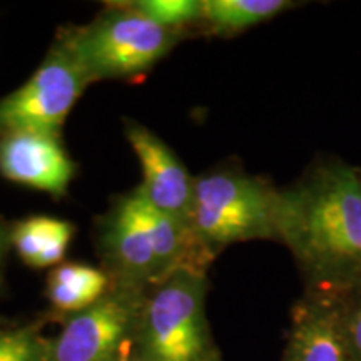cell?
<instances>
[{
    "label": "cell",
    "mask_w": 361,
    "mask_h": 361,
    "mask_svg": "<svg viewBox=\"0 0 361 361\" xmlns=\"http://www.w3.org/2000/svg\"><path fill=\"white\" fill-rule=\"evenodd\" d=\"M278 243L295 258L305 291L343 295L361 283V169L318 157L279 189Z\"/></svg>",
    "instance_id": "obj_1"
},
{
    "label": "cell",
    "mask_w": 361,
    "mask_h": 361,
    "mask_svg": "<svg viewBox=\"0 0 361 361\" xmlns=\"http://www.w3.org/2000/svg\"><path fill=\"white\" fill-rule=\"evenodd\" d=\"M279 188L239 166H221L194 178L189 233L211 264L236 243L278 241Z\"/></svg>",
    "instance_id": "obj_2"
},
{
    "label": "cell",
    "mask_w": 361,
    "mask_h": 361,
    "mask_svg": "<svg viewBox=\"0 0 361 361\" xmlns=\"http://www.w3.org/2000/svg\"><path fill=\"white\" fill-rule=\"evenodd\" d=\"M207 286L206 271L180 268L144 293L135 329L142 361H207L216 353Z\"/></svg>",
    "instance_id": "obj_3"
},
{
    "label": "cell",
    "mask_w": 361,
    "mask_h": 361,
    "mask_svg": "<svg viewBox=\"0 0 361 361\" xmlns=\"http://www.w3.org/2000/svg\"><path fill=\"white\" fill-rule=\"evenodd\" d=\"M90 82L146 74L179 44L183 34L116 4L89 24L62 32Z\"/></svg>",
    "instance_id": "obj_4"
},
{
    "label": "cell",
    "mask_w": 361,
    "mask_h": 361,
    "mask_svg": "<svg viewBox=\"0 0 361 361\" xmlns=\"http://www.w3.org/2000/svg\"><path fill=\"white\" fill-rule=\"evenodd\" d=\"M90 82L64 35L25 84L0 99V135L30 130L61 135L72 107Z\"/></svg>",
    "instance_id": "obj_5"
},
{
    "label": "cell",
    "mask_w": 361,
    "mask_h": 361,
    "mask_svg": "<svg viewBox=\"0 0 361 361\" xmlns=\"http://www.w3.org/2000/svg\"><path fill=\"white\" fill-rule=\"evenodd\" d=\"M144 293L112 283L96 305L71 314L52 341H44V361H121L135 340Z\"/></svg>",
    "instance_id": "obj_6"
},
{
    "label": "cell",
    "mask_w": 361,
    "mask_h": 361,
    "mask_svg": "<svg viewBox=\"0 0 361 361\" xmlns=\"http://www.w3.org/2000/svg\"><path fill=\"white\" fill-rule=\"evenodd\" d=\"M104 271L119 286L147 291L166 276L157 243L135 191L124 194L99 223Z\"/></svg>",
    "instance_id": "obj_7"
},
{
    "label": "cell",
    "mask_w": 361,
    "mask_h": 361,
    "mask_svg": "<svg viewBox=\"0 0 361 361\" xmlns=\"http://www.w3.org/2000/svg\"><path fill=\"white\" fill-rule=\"evenodd\" d=\"M126 137L142 169L141 200L189 229L194 178L176 152L146 126L126 121Z\"/></svg>",
    "instance_id": "obj_8"
},
{
    "label": "cell",
    "mask_w": 361,
    "mask_h": 361,
    "mask_svg": "<svg viewBox=\"0 0 361 361\" xmlns=\"http://www.w3.org/2000/svg\"><path fill=\"white\" fill-rule=\"evenodd\" d=\"M0 174L12 183L66 196L75 174L61 135L16 130L0 135Z\"/></svg>",
    "instance_id": "obj_9"
},
{
    "label": "cell",
    "mask_w": 361,
    "mask_h": 361,
    "mask_svg": "<svg viewBox=\"0 0 361 361\" xmlns=\"http://www.w3.org/2000/svg\"><path fill=\"white\" fill-rule=\"evenodd\" d=\"M281 361H356L343 324L340 295L305 291L293 308Z\"/></svg>",
    "instance_id": "obj_10"
},
{
    "label": "cell",
    "mask_w": 361,
    "mask_h": 361,
    "mask_svg": "<svg viewBox=\"0 0 361 361\" xmlns=\"http://www.w3.org/2000/svg\"><path fill=\"white\" fill-rule=\"evenodd\" d=\"M75 226L52 216H32L8 229V241L19 258L32 268L62 264Z\"/></svg>",
    "instance_id": "obj_11"
},
{
    "label": "cell",
    "mask_w": 361,
    "mask_h": 361,
    "mask_svg": "<svg viewBox=\"0 0 361 361\" xmlns=\"http://www.w3.org/2000/svg\"><path fill=\"white\" fill-rule=\"evenodd\" d=\"M112 288L104 269L82 263H62L47 279V298L57 311L75 314L96 305Z\"/></svg>",
    "instance_id": "obj_12"
},
{
    "label": "cell",
    "mask_w": 361,
    "mask_h": 361,
    "mask_svg": "<svg viewBox=\"0 0 361 361\" xmlns=\"http://www.w3.org/2000/svg\"><path fill=\"white\" fill-rule=\"evenodd\" d=\"M296 6L291 0H202L201 25L211 34H241Z\"/></svg>",
    "instance_id": "obj_13"
},
{
    "label": "cell",
    "mask_w": 361,
    "mask_h": 361,
    "mask_svg": "<svg viewBox=\"0 0 361 361\" xmlns=\"http://www.w3.org/2000/svg\"><path fill=\"white\" fill-rule=\"evenodd\" d=\"M129 6L149 20L180 34L202 22V0H135Z\"/></svg>",
    "instance_id": "obj_14"
},
{
    "label": "cell",
    "mask_w": 361,
    "mask_h": 361,
    "mask_svg": "<svg viewBox=\"0 0 361 361\" xmlns=\"http://www.w3.org/2000/svg\"><path fill=\"white\" fill-rule=\"evenodd\" d=\"M4 361H44V341L39 340L32 328L6 331Z\"/></svg>",
    "instance_id": "obj_15"
},
{
    "label": "cell",
    "mask_w": 361,
    "mask_h": 361,
    "mask_svg": "<svg viewBox=\"0 0 361 361\" xmlns=\"http://www.w3.org/2000/svg\"><path fill=\"white\" fill-rule=\"evenodd\" d=\"M340 305L343 324L355 360L361 361V283L340 295Z\"/></svg>",
    "instance_id": "obj_16"
},
{
    "label": "cell",
    "mask_w": 361,
    "mask_h": 361,
    "mask_svg": "<svg viewBox=\"0 0 361 361\" xmlns=\"http://www.w3.org/2000/svg\"><path fill=\"white\" fill-rule=\"evenodd\" d=\"M7 246H11V241H8V229H6V226L0 223V264H2L4 252H6Z\"/></svg>",
    "instance_id": "obj_17"
},
{
    "label": "cell",
    "mask_w": 361,
    "mask_h": 361,
    "mask_svg": "<svg viewBox=\"0 0 361 361\" xmlns=\"http://www.w3.org/2000/svg\"><path fill=\"white\" fill-rule=\"evenodd\" d=\"M4 335L6 331H0V361H4Z\"/></svg>",
    "instance_id": "obj_18"
},
{
    "label": "cell",
    "mask_w": 361,
    "mask_h": 361,
    "mask_svg": "<svg viewBox=\"0 0 361 361\" xmlns=\"http://www.w3.org/2000/svg\"><path fill=\"white\" fill-rule=\"evenodd\" d=\"M207 361H221V356H219V353H218V351H216V353H214L213 356H211V358H209V360H207Z\"/></svg>",
    "instance_id": "obj_19"
},
{
    "label": "cell",
    "mask_w": 361,
    "mask_h": 361,
    "mask_svg": "<svg viewBox=\"0 0 361 361\" xmlns=\"http://www.w3.org/2000/svg\"><path fill=\"white\" fill-rule=\"evenodd\" d=\"M121 361H129V360H126V358H123ZM135 361H142V360H135Z\"/></svg>",
    "instance_id": "obj_20"
},
{
    "label": "cell",
    "mask_w": 361,
    "mask_h": 361,
    "mask_svg": "<svg viewBox=\"0 0 361 361\" xmlns=\"http://www.w3.org/2000/svg\"><path fill=\"white\" fill-rule=\"evenodd\" d=\"M360 169H361V168H360Z\"/></svg>",
    "instance_id": "obj_21"
}]
</instances>
